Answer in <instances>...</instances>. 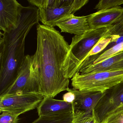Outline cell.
Instances as JSON below:
<instances>
[{
  "label": "cell",
  "mask_w": 123,
  "mask_h": 123,
  "mask_svg": "<svg viewBox=\"0 0 123 123\" xmlns=\"http://www.w3.org/2000/svg\"><path fill=\"white\" fill-rule=\"evenodd\" d=\"M43 98L36 92L0 96V112H10L19 116L37 108Z\"/></svg>",
  "instance_id": "8992f818"
},
{
  "label": "cell",
  "mask_w": 123,
  "mask_h": 123,
  "mask_svg": "<svg viewBox=\"0 0 123 123\" xmlns=\"http://www.w3.org/2000/svg\"><path fill=\"white\" fill-rule=\"evenodd\" d=\"M123 70V51L100 63L89 65L80 70L81 74Z\"/></svg>",
  "instance_id": "5bb4252c"
},
{
  "label": "cell",
  "mask_w": 123,
  "mask_h": 123,
  "mask_svg": "<svg viewBox=\"0 0 123 123\" xmlns=\"http://www.w3.org/2000/svg\"><path fill=\"white\" fill-rule=\"evenodd\" d=\"M24 8L16 0H0V30L8 32L16 29Z\"/></svg>",
  "instance_id": "30bf717a"
},
{
  "label": "cell",
  "mask_w": 123,
  "mask_h": 123,
  "mask_svg": "<svg viewBox=\"0 0 123 123\" xmlns=\"http://www.w3.org/2000/svg\"><path fill=\"white\" fill-rule=\"evenodd\" d=\"M123 16V8L119 6L111 9L99 11L87 16V20L90 29L109 28Z\"/></svg>",
  "instance_id": "8fae6325"
},
{
  "label": "cell",
  "mask_w": 123,
  "mask_h": 123,
  "mask_svg": "<svg viewBox=\"0 0 123 123\" xmlns=\"http://www.w3.org/2000/svg\"><path fill=\"white\" fill-rule=\"evenodd\" d=\"M121 104H123V80L104 92L94 110L98 122Z\"/></svg>",
  "instance_id": "ba28073f"
},
{
  "label": "cell",
  "mask_w": 123,
  "mask_h": 123,
  "mask_svg": "<svg viewBox=\"0 0 123 123\" xmlns=\"http://www.w3.org/2000/svg\"><path fill=\"white\" fill-rule=\"evenodd\" d=\"M19 115L8 112H3L0 115V123H18Z\"/></svg>",
  "instance_id": "ffe728a7"
},
{
  "label": "cell",
  "mask_w": 123,
  "mask_h": 123,
  "mask_svg": "<svg viewBox=\"0 0 123 123\" xmlns=\"http://www.w3.org/2000/svg\"><path fill=\"white\" fill-rule=\"evenodd\" d=\"M61 32L80 36L87 31L90 28L87 20V16H77L73 14L65 16L55 23Z\"/></svg>",
  "instance_id": "7c38bea8"
},
{
  "label": "cell",
  "mask_w": 123,
  "mask_h": 123,
  "mask_svg": "<svg viewBox=\"0 0 123 123\" xmlns=\"http://www.w3.org/2000/svg\"><path fill=\"white\" fill-rule=\"evenodd\" d=\"M38 9L39 20L51 27L60 18L73 14L89 2L88 0H28Z\"/></svg>",
  "instance_id": "277c9868"
},
{
  "label": "cell",
  "mask_w": 123,
  "mask_h": 123,
  "mask_svg": "<svg viewBox=\"0 0 123 123\" xmlns=\"http://www.w3.org/2000/svg\"><path fill=\"white\" fill-rule=\"evenodd\" d=\"M38 9L24 7L18 27L0 34V95L12 85L25 56V40L34 25L38 23Z\"/></svg>",
  "instance_id": "7a4b0ae2"
},
{
  "label": "cell",
  "mask_w": 123,
  "mask_h": 123,
  "mask_svg": "<svg viewBox=\"0 0 123 123\" xmlns=\"http://www.w3.org/2000/svg\"><path fill=\"white\" fill-rule=\"evenodd\" d=\"M75 95L72 104L74 116H86L93 114L94 109L104 92L72 89Z\"/></svg>",
  "instance_id": "9c48e42d"
},
{
  "label": "cell",
  "mask_w": 123,
  "mask_h": 123,
  "mask_svg": "<svg viewBox=\"0 0 123 123\" xmlns=\"http://www.w3.org/2000/svg\"><path fill=\"white\" fill-rule=\"evenodd\" d=\"M31 92L38 93V84L32 63V56L27 55L25 56L16 80L0 96Z\"/></svg>",
  "instance_id": "52a82bcc"
},
{
  "label": "cell",
  "mask_w": 123,
  "mask_h": 123,
  "mask_svg": "<svg viewBox=\"0 0 123 123\" xmlns=\"http://www.w3.org/2000/svg\"><path fill=\"white\" fill-rule=\"evenodd\" d=\"M72 123H99L94 113L86 116H74Z\"/></svg>",
  "instance_id": "44dd1931"
},
{
  "label": "cell",
  "mask_w": 123,
  "mask_h": 123,
  "mask_svg": "<svg viewBox=\"0 0 123 123\" xmlns=\"http://www.w3.org/2000/svg\"><path fill=\"white\" fill-rule=\"evenodd\" d=\"M100 123H123V104L107 114Z\"/></svg>",
  "instance_id": "2e32d148"
},
{
  "label": "cell",
  "mask_w": 123,
  "mask_h": 123,
  "mask_svg": "<svg viewBox=\"0 0 123 123\" xmlns=\"http://www.w3.org/2000/svg\"><path fill=\"white\" fill-rule=\"evenodd\" d=\"M67 91V92L65 93L62 96V100L67 103L72 104L74 101L75 95L72 91V89L69 88Z\"/></svg>",
  "instance_id": "7402d4cb"
},
{
  "label": "cell",
  "mask_w": 123,
  "mask_h": 123,
  "mask_svg": "<svg viewBox=\"0 0 123 123\" xmlns=\"http://www.w3.org/2000/svg\"><path fill=\"white\" fill-rule=\"evenodd\" d=\"M109 28L90 29L82 35L73 37L65 67L64 74L66 78H72L79 72L82 64Z\"/></svg>",
  "instance_id": "3957f363"
},
{
  "label": "cell",
  "mask_w": 123,
  "mask_h": 123,
  "mask_svg": "<svg viewBox=\"0 0 123 123\" xmlns=\"http://www.w3.org/2000/svg\"><path fill=\"white\" fill-rule=\"evenodd\" d=\"M73 111L52 115H43L31 123H72Z\"/></svg>",
  "instance_id": "9a60e30c"
},
{
  "label": "cell",
  "mask_w": 123,
  "mask_h": 123,
  "mask_svg": "<svg viewBox=\"0 0 123 123\" xmlns=\"http://www.w3.org/2000/svg\"><path fill=\"white\" fill-rule=\"evenodd\" d=\"M122 51H123V42L113 47L102 53L96 59L92 65L100 63L108 58Z\"/></svg>",
  "instance_id": "e0dca14e"
},
{
  "label": "cell",
  "mask_w": 123,
  "mask_h": 123,
  "mask_svg": "<svg viewBox=\"0 0 123 123\" xmlns=\"http://www.w3.org/2000/svg\"><path fill=\"white\" fill-rule=\"evenodd\" d=\"M123 80V70L76 73L71 79L73 89L104 92Z\"/></svg>",
  "instance_id": "5b68a950"
},
{
  "label": "cell",
  "mask_w": 123,
  "mask_h": 123,
  "mask_svg": "<svg viewBox=\"0 0 123 123\" xmlns=\"http://www.w3.org/2000/svg\"><path fill=\"white\" fill-rule=\"evenodd\" d=\"M111 38H102L93 47L86 59L90 57L98 54L103 52L111 42Z\"/></svg>",
  "instance_id": "d6986e66"
},
{
  "label": "cell",
  "mask_w": 123,
  "mask_h": 123,
  "mask_svg": "<svg viewBox=\"0 0 123 123\" xmlns=\"http://www.w3.org/2000/svg\"><path fill=\"white\" fill-rule=\"evenodd\" d=\"M39 116L73 111L72 104L63 100L44 97L37 108Z\"/></svg>",
  "instance_id": "4fadbf2b"
},
{
  "label": "cell",
  "mask_w": 123,
  "mask_h": 123,
  "mask_svg": "<svg viewBox=\"0 0 123 123\" xmlns=\"http://www.w3.org/2000/svg\"><path fill=\"white\" fill-rule=\"evenodd\" d=\"M37 45L32 56L38 91L44 97L54 98L69 89V79L65 76L64 68L70 46L54 27L38 24Z\"/></svg>",
  "instance_id": "6da1fadb"
},
{
  "label": "cell",
  "mask_w": 123,
  "mask_h": 123,
  "mask_svg": "<svg viewBox=\"0 0 123 123\" xmlns=\"http://www.w3.org/2000/svg\"><path fill=\"white\" fill-rule=\"evenodd\" d=\"M123 4V0H101L96 5L94 9L98 10L111 9Z\"/></svg>",
  "instance_id": "ac0fdd59"
}]
</instances>
